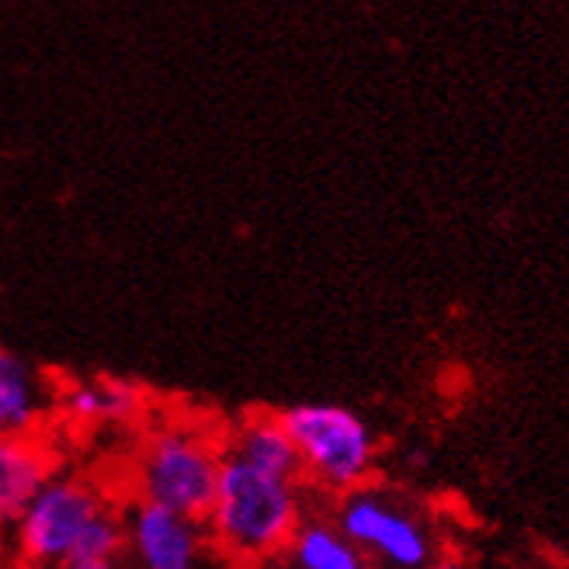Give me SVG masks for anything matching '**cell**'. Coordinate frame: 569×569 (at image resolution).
Returning <instances> with one entry per match:
<instances>
[{
    "mask_svg": "<svg viewBox=\"0 0 569 569\" xmlns=\"http://www.w3.org/2000/svg\"><path fill=\"white\" fill-rule=\"evenodd\" d=\"M299 479H284L226 451L216 497L209 503L206 531L216 552L233 562H261L289 549L302 525Z\"/></svg>",
    "mask_w": 569,
    "mask_h": 569,
    "instance_id": "6da1fadb",
    "label": "cell"
},
{
    "mask_svg": "<svg viewBox=\"0 0 569 569\" xmlns=\"http://www.w3.org/2000/svg\"><path fill=\"white\" fill-rule=\"evenodd\" d=\"M226 438L198 420H167L142 438L132 462L136 500L163 503L202 521L216 497Z\"/></svg>",
    "mask_w": 569,
    "mask_h": 569,
    "instance_id": "7a4b0ae2",
    "label": "cell"
},
{
    "mask_svg": "<svg viewBox=\"0 0 569 569\" xmlns=\"http://www.w3.org/2000/svg\"><path fill=\"white\" fill-rule=\"evenodd\" d=\"M296 441L302 476L317 487L348 493L376 469V435L355 410L337 403H299L281 413Z\"/></svg>",
    "mask_w": 569,
    "mask_h": 569,
    "instance_id": "3957f363",
    "label": "cell"
},
{
    "mask_svg": "<svg viewBox=\"0 0 569 569\" xmlns=\"http://www.w3.org/2000/svg\"><path fill=\"white\" fill-rule=\"evenodd\" d=\"M108 510L104 493L91 479L56 472L21 510L14 528V552L28 569H49L70 562L88 525Z\"/></svg>",
    "mask_w": 569,
    "mask_h": 569,
    "instance_id": "277c9868",
    "label": "cell"
},
{
    "mask_svg": "<svg viewBox=\"0 0 569 569\" xmlns=\"http://www.w3.org/2000/svg\"><path fill=\"white\" fill-rule=\"evenodd\" d=\"M337 528L345 531L351 542L379 559L386 569H427L435 559L431 535L420 525L417 515L392 497L368 490L365 482L345 493L337 507Z\"/></svg>",
    "mask_w": 569,
    "mask_h": 569,
    "instance_id": "5b68a950",
    "label": "cell"
},
{
    "mask_svg": "<svg viewBox=\"0 0 569 569\" xmlns=\"http://www.w3.org/2000/svg\"><path fill=\"white\" fill-rule=\"evenodd\" d=\"M122 521L126 549L139 569H206L212 552L206 521L178 515L153 500H136Z\"/></svg>",
    "mask_w": 569,
    "mask_h": 569,
    "instance_id": "8992f818",
    "label": "cell"
},
{
    "mask_svg": "<svg viewBox=\"0 0 569 569\" xmlns=\"http://www.w3.org/2000/svg\"><path fill=\"white\" fill-rule=\"evenodd\" d=\"M56 476V451L32 435H0V528H11Z\"/></svg>",
    "mask_w": 569,
    "mask_h": 569,
    "instance_id": "52a82bcc",
    "label": "cell"
},
{
    "mask_svg": "<svg viewBox=\"0 0 569 569\" xmlns=\"http://www.w3.org/2000/svg\"><path fill=\"white\" fill-rule=\"evenodd\" d=\"M60 410L80 427L129 423L147 410V389L129 379H77L60 392Z\"/></svg>",
    "mask_w": 569,
    "mask_h": 569,
    "instance_id": "ba28073f",
    "label": "cell"
},
{
    "mask_svg": "<svg viewBox=\"0 0 569 569\" xmlns=\"http://www.w3.org/2000/svg\"><path fill=\"white\" fill-rule=\"evenodd\" d=\"M226 451L250 462L253 469H264L284 479L302 476L296 441L289 435V427L281 423V413H253L243 423H237L226 435Z\"/></svg>",
    "mask_w": 569,
    "mask_h": 569,
    "instance_id": "9c48e42d",
    "label": "cell"
},
{
    "mask_svg": "<svg viewBox=\"0 0 569 569\" xmlns=\"http://www.w3.org/2000/svg\"><path fill=\"white\" fill-rule=\"evenodd\" d=\"M46 413V389L32 365L0 348V435H32Z\"/></svg>",
    "mask_w": 569,
    "mask_h": 569,
    "instance_id": "30bf717a",
    "label": "cell"
},
{
    "mask_svg": "<svg viewBox=\"0 0 569 569\" xmlns=\"http://www.w3.org/2000/svg\"><path fill=\"white\" fill-rule=\"evenodd\" d=\"M289 552L299 569H368V556L337 525H299Z\"/></svg>",
    "mask_w": 569,
    "mask_h": 569,
    "instance_id": "8fae6325",
    "label": "cell"
},
{
    "mask_svg": "<svg viewBox=\"0 0 569 569\" xmlns=\"http://www.w3.org/2000/svg\"><path fill=\"white\" fill-rule=\"evenodd\" d=\"M122 549H126V521H122L119 510L108 507L88 525V531H83V538L77 542L67 569L94 566V562H116Z\"/></svg>",
    "mask_w": 569,
    "mask_h": 569,
    "instance_id": "7c38bea8",
    "label": "cell"
},
{
    "mask_svg": "<svg viewBox=\"0 0 569 569\" xmlns=\"http://www.w3.org/2000/svg\"><path fill=\"white\" fill-rule=\"evenodd\" d=\"M427 569H466V566L459 559H438V562H431Z\"/></svg>",
    "mask_w": 569,
    "mask_h": 569,
    "instance_id": "4fadbf2b",
    "label": "cell"
},
{
    "mask_svg": "<svg viewBox=\"0 0 569 569\" xmlns=\"http://www.w3.org/2000/svg\"><path fill=\"white\" fill-rule=\"evenodd\" d=\"M77 569H119L116 562H94V566H77Z\"/></svg>",
    "mask_w": 569,
    "mask_h": 569,
    "instance_id": "5bb4252c",
    "label": "cell"
}]
</instances>
